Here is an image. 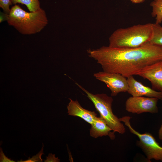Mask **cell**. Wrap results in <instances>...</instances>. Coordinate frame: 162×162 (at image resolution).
Returning <instances> with one entry per match:
<instances>
[{
  "instance_id": "ffe728a7",
  "label": "cell",
  "mask_w": 162,
  "mask_h": 162,
  "mask_svg": "<svg viewBox=\"0 0 162 162\" xmlns=\"http://www.w3.org/2000/svg\"><path fill=\"white\" fill-rule=\"evenodd\" d=\"M158 136L160 140H162V124L158 131Z\"/></svg>"
},
{
  "instance_id": "9a60e30c",
  "label": "cell",
  "mask_w": 162,
  "mask_h": 162,
  "mask_svg": "<svg viewBox=\"0 0 162 162\" xmlns=\"http://www.w3.org/2000/svg\"><path fill=\"white\" fill-rule=\"evenodd\" d=\"M44 146L43 144V146L40 151L35 155L33 156L31 158H28V159L25 160H20L17 161L18 162H43V160L41 158V156L44 154L43 152V147Z\"/></svg>"
},
{
  "instance_id": "5b68a950",
  "label": "cell",
  "mask_w": 162,
  "mask_h": 162,
  "mask_svg": "<svg viewBox=\"0 0 162 162\" xmlns=\"http://www.w3.org/2000/svg\"><path fill=\"white\" fill-rule=\"evenodd\" d=\"M130 117L129 116L119 118L120 121L128 127L130 132L138 137L139 140L136 142L137 144L145 154L148 161L150 162L152 159L162 161V147L151 134L148 132L140 134L133 128L130 123Z\"/></svg>"
},
{
  "instance_id": "4fadbf2b",
  "label": "cell",
  "mask_w": 162,
  "mask_h": 162,
  "mask_svg": "<svg viewBox=\"0 0 162 162\" xmlns=\"http://www.w3.org/2000/svg\"><path fill=\"white\" fill-rule=\"evenodd\" d=\"M150 43L162 48V26L153 23V32Z\"/></svg>"
},
{
  "instance_id": "9c48e42d",
  "label": "cell",
  "mask_w": 162,
  "mask_h": 162,
  "mask_svg": "<svg viewBox=\"0 0 162 162\" xmlns=\"http://www.w3.org/2000/svg\"><path fill=\"white\" fill-rule=\"evenodd\" d=\"M128 85L127 92L133 97L145 96L162 100V92L156 91L136 80L133 76L127 78Z\"/></svg>"
},
{
  "instance_id": "30bf717a",
  "label": "cell",
  "mask_w": 162,
  "mask_h": 162,
  "mask_svg": "<svg viewBox=\"0 0 162 162\" xmlns=\"http://www.w3.org/2000/svg\"><path fill=\"white\" fill-rule=\"evenodd\" d=\"M69 99L70 101L67 106L68 114L80 118L91 124L97 117V114L94 111L83 108L77 100Z\"/></svg>"
},
{
  "instance_id": "e0dca14e",
  "label": "cell",
  "mask_w": 162,
  "mask_h": 162,
  "mask_svg": "<svg viewBox=\"0 0 162 162\" xmlns=\"http://www.w3.org/2000/svg\"><path fill=\"white\" fill-rule=\"evenodd\" d=\"M46 159L44 160L45 162H58L60 161V160L58 158H56L55 154H52L51 153L49 154L47 157H46Z\"/></svg>"
},
{
  "instance_id": "44dd1931",
  "label": "cell",
  "mask_w": 162,
  "mask_h": 162,
  "mask_svg": "<svg viewBox=\"0 0 162 162\" xmlns=\"http://www.w3.org/2000/svg\"><path fill=\"white\" fill-rule=\"evenodd\" d=\"M134 3H139L143 2L145 0H130Z\"/></svg>"
},
{
  "instance_id": "8fae6325",
  "label": "cell",
  "mask_w": 162,
  "mask_h": 162,
  "mask_svg": "<svg viewBox=\"0 0 162 162\" xmlns=\"http://www.w3.org/2000/svg\"><path fill=\"white\" fill-rule=\"evenodd\" d=\"M90 134L91 136L97 138L99 137L108 136L111 139L114 140L115 136L114 132H111L112 129L105 121L101 117H97L91 124Z\"/></svg>"
},
{
  "instance_id": "8992f818",
  "label": "cell",
  "mask_w": 162,
  "mask_h": 162,
  "mask_svg": "<svg viewBox=\"0 0 162 162\" xmlns=\"http://www.w3.org/2000/svg\"><path fill=\"white\" fill-rule=\"evenodd\" d=\"M93 76L106 85L111 91L112 96H116L121 92L128 91V85L127 79L120 74L103 71L94 73Z\"/></svg>"
},
{
  "instance_id": "277c9868",
  "label": "cell",
  "mask_w": 162,
  "mask_h": 162,
  "mask_svg": "<svg viewBox=\"0 0 162 162\" xmlns=\"http://www.w3.org/2000/svg\"><path fill=\"white\" fill-rule=\"evenodd\" d=\"M75 83L86 94L88 98L94 104L96 110L99 113L100 116L105 121L113 132L122 134H124L125 129L123 124L112 112V98L104 93L93 94L78 83Z\"/></svg>"
},
{
  "instance_id": "ac0fdd59",
  "label": "cell",
  "mask_w": 162,
  "mask_h": 162,
  "mask_svg": "<svg viewBox=\"0 0 162 162\" xmlns=\"http://www.w3.org/2000/svg\"><path fill=\"white\" fill-rule=\"evenodd\" d=\"M0 162H15L13 160L8 158L4 154L2 149L0 148Z\"/></svg>"
},
{
  "instance_id": "52a82bcc",
  "label": "cell",
  "mask_w": 162,
  "mask_h": 162,
  "mask_svg": "<svg viewBox=\"0 0 162 162\" xmlns=\"http://www.w3.org/2000/svg\"><path fill=\"white\" fill-rule=\"evenodd\" d=\"M159 99L155 97L132 96L125 102V109L128 112L140 114L144 112L157 113V103Z\"/></svg>"
},
{
  "instance_id": "3957f363",
  "label": "cell",
  "mask_w": 162,
  "mask_h": 162,
  "mask_svg": "<svg viewBox=\"0 0 162 162\" xmlns=\"http://www.w3.org/2000/svg\"><path fill=\"white\" fill-rule=\"evenodd\" d=\"M153 23L138 24L116 30L109 38V46L116 48H134L150 42Z\"/></svg>"
},
{
  "instance_id": "6da1fadb",
  "label": "cell",
  "mask_w": 162,
  "mask_h": 162,
  "mask_svg": "<svg viewBox=\"0 0 162 162\" xmlns=\"http://www.w3.org/2000/svg\"><path fill=\"white\" fill-rule=\"evenodd\" d=\"M87 52L103 71L120 74L126 78L136 75L145 67L162 60V48L150 42L136 48L103 46Z\"/></svg>"
},
{
  "instance_id": "2e32d148",
  "label": "cell",
  "mask_w": 162,
  "mask_h": 162,
  "mask_svg": "<svg viewBox=\"0 0 162 162\" xmlns=\"http://www.w3.org/2000/svg\"><path fill=\"white\" fill-rule=\"evenodd\" d=\"M11 0H0V7L4 13L9 14L10 11V6L12 4Z\"/></svg>"
},
{
  "instance_id": "ba28073f",
  "label": "cell",
  "mask_w": 162,
  "mask_h": 162,
  "mask_svg": "<svg viewBox=\"0 0 162 162\" xmlns=\"http://www.w3.org/2000/svg\"><path fill=\"white\" fill-rule=\"evenodd\" d=\"M136 75L149 80L153 89L162 92V60L145 67Z\"/></svg>"
},
{
  "instance_id": "5bb4252c",
  "label": "cell",
  "mask_w": 162,
  "mask_h": 162,
  "mask_svg": "<svg viewBox=\"0 0 162 162\" xmlns=\"http://www.w3.org/2000/svg\"><path fill=\"white\" fill-rule=\"evenodd\" d=\"M12 4L20 3L26 6L30 12H34L40 8L39 0H11Z\"/></svg>"
},
{
  "instance_id": "7c38bea8",
  "label": "cell",
  "mask_w": 162,
  "mask_h": 162,
  "mask_svg": "<svg viewBox=\"0 0 162 162\" xmlns=\"http://www.w3.org/2000/svg\"><path fill=\"white\" fill-rule=\"evenodd\" d=\"M150 6L152 8V15L155 17V23L160 24L162 22V0H154Z\"/></svg>"
},
{
  "instance_id": "d6986e66",
  "label": "cell",
  "mask_w": 162,
  "mask_h": 162,
  "mask_svg": "<svg viewBox=\"0 0 162 162\" xmlns=\"http://www.w3.org/2000/svg\"><path fill=\"white\" fill-rule=\"evenodd\" d=\"M8 16V14L0 12V22L1 23L4 21H7Z\"/></svg>"
},
{
  "instance_id": "7a4b0ae2",
  "label": "cell",
  "mask_w": 162,
  "mask_h": 162,
  "mask_svg": "<svg viewBox=\"0 0 162 162\" xmlns=\"http://www.w3.org/2000/svg\"><path fill=\"white\" fill-rule=\"evenodd\" d=\"M7 21L9 25L24 35L39 33L48 23L45 12L42 8L28 12L16 4L10 9Z\"/></svg>"
}]
</instances>
